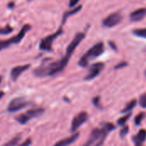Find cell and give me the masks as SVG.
Segmentation results:
<instances>
[{
    "instance_id": "7",
    "label": "cell",
    "mask_w": 146,
    "mask_h": 146,
    "mask_svg": "<svg viewBox=\"0 0 146 146\" xmlns=\"http://www.w3.org/2000/svg\"><path fill=\"white\" fill-rule=\"evenodd\" d=\"M123 17L121 13L119 12H114L110 14L107 17H105L103 21V25L105 27H114L117 26L119 23L121 22Z\"/></svg>"
},
{
    "instance_id": "15",
    "label": "cell",
    "mask_w": 146,
    "mask_h": 146,
    "mask_svg": "<svg viewBox=\"0 0 146 146\" xmlns=\"http://www.w3.org/2000/svg\"><path fill=\"white\" fill-rule=\"evenodd\" d=\"M82 9V5H79V6H75L74 8H72V9L68 10V11H66L64 14H63V16H62V24H64L67 21V19L75 14H77L78 12H80V10Z\"/></svg>"
},
{
    "instance_id": "14",
    "label": "cell",
    "mask_w": 146,
    "mask_h": 146,
    "mask_svg": "<svg viewBox=\"0 0 146 146\" xmlns=\"http://www.w3.org/2000/svg\"><path fill=\"white\" fill-rule=\"evenodd\" d=\"M146 139V130L140 129L139 133L133 138V142L135 145H142Z\"/></svg>"
},
{
    "instance_id": "2",
    "label": "cell",
    "mask_w": 146,
    "mask_h": 146,
    "mask_svg": "<svg viewBox=\"0 0 146 146\" xmlns=\"http://www.w3.org/2000/svg\"><path fill=\"white\" fill-rule=\"evenodd\" d=\"M31 29V26L29 24H26L24 25L21 31L14 37H11L8 39H0V51L8 48L9 46H10L11 44H19L22 38L25 37L26 33Z\"/></svg>"
},
{
    "instance_id": "5",
    "label": "cell",
    "mask_w": 146,
    "mask_h": 146,
    "mask_svg": "<svg viewBox=\"0 0 146 146\" xmlns=\"http://www.w3.org/2000/svg\"><path fill=\"white\" fill-rule=\"evenodd\" d=\"M85 36L86 35H85L84 33H76V35L74 36V38L72 39V41L70 42V44L68 45L67 50H66V54H65V56L63 57H65L67 60L69 61V59L72 56L74 51L78 47V45L80 44V42L84 39Z\"/></svg>"
},
{
    "instance_id": "8",
    "label": "cell",
    "mask_w": 146,
    "mask_h": 146,
    "mask_svg": "<svg viewBox=\"0 0 146 146\" xmlns=\"http://www.w3.org/2000/svg\"><path fill=\"white\" fill-rule=\"evenodd\" d=\"M88 120V114L85 111L80 112L77 115H75L72 121V124H71V132L72 133H75L81 125H83L85 122H86V121Z\"/></svg>"
},
{
    "instance_id": "33",
    "label": "cell",
    "mask_w": 146,
    "mask_h": 146,
    "mask_svg": "<svg viewBox=\"0 0 146 146\" xmlns=\"http://www.w3.org/2000/svg\"><path fill=\"white\" fill-rule=\"evenodd\" d=\"M28 1H32V0H28Z\"/></svg>"
},
{
    "instance_id": "29",
    "label": "cell",
    "mask_w": 146,
    "mask_h": 146,
    "mask_svg": "<svg viewBox=\"0 0 146 146\" xmlns=\"http://www.w3.org/2000/svg\"><path fill=\"white\" fill-rule=\"evenodd\" d=\"M4 96V92H0V99Z\"/></svg>"
},
{
    "instance_id": "3",
    "label": "cell",
    "mask_w": 146,
    "mask_h": 146,
    "mask_svg": "<svg viewBox=\"0 0 146 146\" xmlns=\"http://www.w3.org/2000/svg\"><path fill=\"white\" fill-rule=\"evenodd\" d=\"M44 112V108H34V109H31L22 114L18 115L17 116L15 117V120L21 124V125H25L27 124L30 120H32L33 118H36L38 117L39 115H43V113Z\"/></svg>"
},
{
    "instance_id": "10",
    "label": "cell",
    "mask_w": 146,
    "mask_h": 146,
    "mask_svg": "<svg viewBox=\"0 0 146 146\" xmlns=\"http://www.w3.org/2000/svg\"><path fill=\"white\" fill-rule=\"evenodd\" d=\"M30 68V64H25V65H20L14 67L10 71V77L12 80L15 81L21 74H23L26 70H27Z\"/></svg>"
},
{
    "instance_id": "24",
    "label": "cell",
    "mask_w": 146,
    "mask_h": 146,
    "mask_svg": "<svg viewBox=\"0 0 146 146\" xmlns=\"http://www.w3.org/2000/svg\"><path fill=\"white\" fill-rule=\"evenodd\" d=\"M92 103L93 104L98 107V108H101V104H100V98L99 97H95L93 99H92Z\"/></svg>"
},
{
    "instance_id": "9",
    "label": "cell",
    "mask_w": 146,
    "mask_h": 146,
    "mask_svg": "<svg viewBox=\"0 0 146 146\" xmlns=\"http://www.w3.org/2000/svg\"><path fill=\"white\" fill-rule=\"evenodd\" d=\"M104 64L103 62H96V63H93L90 68H89V72L88 74L86 75L85 77V80H92L93 79H95L100 73L101 71L104 69Z\"/></svg>"
},
{
    "instance_id": "23",
    "label": "cell",
    "mask_w": 146,
    "mask_h": 146,
    "mask_svg": "<svg viewBox=\"0 0 146 146\" xmlns=\"http://www.w3.org/2000/svg\"><path fill=\"white\" fill-rule=\"evenodd\" d=\"M128 131H129V127H128V126H123V127H122V128H121V130L120 131V136H121V138H122V139H123V138L127 134Z\"/></svg>"
},
{
    "instance_id": "32",
    "label": "cell",
    "mask_w": 146,
    "mask_h": 146,
    "mask_svg": "<svg viewBox=\"0 0 146 146\" xmlns=\"http://www.w3.org/2000/svg\"><path fill=\"white\" fill-rule=\"evenodd\" d=\"M145 75L146 76V68H145Z\"/></svg>"
},
{
    "instance_id": "25",
    "label": "cell",
    "mask_w": 146,
    "mask_h": 146,
    "mask_svg": "<svg viewBox=\"0 0 146 146\" xmlns=\"http://www.w3.org/2000/svg\"><path fill=\"white\" fill-rule=\"evenodd\" d=\"M128 64H127V62H125V61H123V62H121L120 63H118L115 67V69H119V68H124V67H127Z\"/></svg>"
},
{
    "instance_id": "26",
    "label": "cell",
    "mask_w": 146,
    "mask_h": 146,
    "mask_svg": "<svg viewBox=\"0 0 146 146\" xmlns=\"http://www.w3.org/2000/svg\"><path fill=\"white\" fill-rule=\"evenodd\" d=\"M32 145V139H27L24 142H22L21 145L17 146H30Z\"/></svg>"
},
{
    "instance_id": "20",
    "label": "cell",
    "mask_w": 146,
    "mask_h": 146,
    "mask_svg": "<svg viewBox=\"0 0 146 146\" xmlns=\"http://www.w3.org/2000/svg\"><path fill=\"white\" fill-rule=\"evenodd\" d=\"M131 115H132V114H131L130 112H128L126 115H124V116L121 117V118L118 120L117 124H118L119 126H124V125H125V123L128 121V119L130 118V116H131Z\"/></svg>"
},
{
    "instance_id": "6",
    "label": "cell",
    "mask_w": 146,
    "mask_h": 146,
    "mask_svg": "<svg viewBox=\"0 0 146 146\" xmlns=\"http://www.w3.org/2000/svg\"><path fill=\"white\" fill-rule=\"evenodd\" d=\"M29 104H30V103L28 101L25 100L23 98H13L9 102L7 110L9 113H14V112H16L18 110H21L26 108Z\"/></svg>"
},
{
    "instance_id": "19",
    "label": "cell",
    "mask_w": 146,
    "mask_h": 146,
    "mask_svg": "<svg viewBox=\"0 0 146 146\" xmlns=\"http://www.w3.org/2000/svg\"><path fill=\"white\" fill-rule=\"evenodd\" d=\"M12 32H13V27L9 25L5 26L3 27H0V35L9 34V33H11Z\"/></svg>"
},
{
    "instance_id": "13",
    "label": "cell",
    "mask_w": 146,
    "mask_h": 146,
    "mask_svg": "<svg viewBox=\"0 0 146 146\" xmlns=\"http://www.w3.org/2000/svg\"><path fill=\"white\" fill-rule=\"evenodd\" d=\"M146 15V8H140L130 14V20L132 21H139L143 20Z\"/></svg>"
},
{
    "instance_id": "22",
    "label": "cell",
    "mask_w": 146,
    "mask_h": 146,
    "mask_svg": "<svg viewBox=\"0 0 146 146\" xmlns=\"http://www.w3.org/2000/svg\"><path fill=\"white\" fill-rule=\"evenodd\" d=\"M139 104L142 108H146V92L139 97Z\"/></svg>"
},
{
    "instance_id": "17",
    "label": "cell",
    "mask_w": 146,
    "mask_h": 146,
    "mask_svg": "<svg viewBox=\"0 0 146 146\" xmlns=\"http://www.w3.org/2000/svg\"><path fill=\"white\" fill-rule=\"evenodd\" d=\"M136 104H137V100H136V99H133V100L130 101V102L126 105V107L122 110V113H128V112H130L133 109L135 108Z\"/></svg>"
},
{
    "instance_id": "21",
    "label": "cell",
    "mask_w": 146,
    "mask_h": 146,
    "mask_svg": "<svg viewBox=\"0 0 146 146\" xmlns=\"http://www.w3.org/2000/svg\"><path fill=\"white\" fill-rule=\"evenodd\" d=\"M145 112H140L139 115H136V117H135V119H134L135 124H136V125H140L141 122L143 121V120L145 119Z\"/></svg>"
},
{
    "instance_id": "28",
    "label": "cell",
    "mask_w": 146,
    "mask_h": 146,
    "mask_svg": "<svg viewBox=\"0 0 146 146\" xmlns=\"http://www.w3.org/2000/svg\"><path fill=\"white\" fill-rule=\"evenodd\" d=\"M109 44H110V46L112 47V49H114V50H116V46H115V44L114 43L112 44V42L110 41V42Z\"/></svg>"
},
{
    "instance_id": "30",
    "label": "cell",
    "mask_w": 146,
    "mask_h": 146,
    "mask_svg": "<svg viewBox=\"0 0 146 146\" xmlns=\"http://www.w3.org/2000/svg\"><path fill=\"white\" fill-rule=\"evenodd\" d=\"M2 80H3V78H2V76H0V85L2 83Z\"/></svg>"
},
{
    "instance_id": "1",
    "label": "cell",
    "mask_w": 146,
    "mask_h": 146,
    "mask_svg": "<svg viewBox=\"0 0 146 146\" xmlns=\"http://www.w3.org/2000/svg\"><path fill=\"white\" fill-rule=\"evenodd\" d=\"M104 44L103 42H98L95 44L81 56V58L79 61V65L82 68L87 67L89 61L91 59H93L101 56L104 53Z\"/></svg>"
},
{
    "instance_id": "31",
    "label": "cell",
    "mask_w": 146,
    "mask_h": 146,
    "mask_svg": "<svg viewBox=\"0 0 146 146\" xmlns=\"http://www.w3.org/2000/svg\"><path fill=\"white\" fill-rule=\"evenodd\" d=\"M135 146H143V145H136Z\"/></svg>"
},
{
    "instance_id": "27",
    "label": "cell",
    "mask_w": 146,
    "mask_h": 146,
    "mask_svg": "<svg viewBox=\"0 0 146 146\" xmlns=\"http://www.w3.org/2000/svg\"><path fill=\"white\" fill-rule=\"evenodd\" d=\"M80 0H69V7L70 8H74V7H75L78 3H79V2H80Z\"/></svg>"
},
{
    "instance_id": "11",
    "label": "cell",
    "mask_w": 146,
    "mask_h": 146,
    "mask_svg": "<svg viewBox=\"0 0 146 146\" xmlns=\"http://www.w3.org/2000/svg\"><path fill=\"white\" fill-rule=\"evenodd\" d=\"M102 133H103L102 128H95V129H93L92 131V133H91V135H90L88 140L82 146H91L95 142H98L100 136L102 135Z\"/></svg>"
},
{
    "instance_id": "16",
    "label": "cell",
    "mask_w": 146,
    "mask_h": 146,
    "mask_svg": "<svg viewBox=\"0 0 146 146\" xmlns=\"http://www.w3.org/2000/svg\"><path fill=\"white\" fill-rule=\"evenodd\" d=\"M133 35H135L137 37L146 38V27L136 28V29L133 30Z\"/></svg>"
},
{
    "instance_id": "12",
    "label": "cell",
    "mask_w": 146,
    "mask_h": 146,
    "mask_svg": "<svg viewBox=\"0 0 146 146\" xmlns=\"http://www.w3.org/2000/svg\"><path fill=\"white\" fill-rule=\"evenodd\" d=\"M80 136V133H74L71 136L68 137V138H65V139H62L59 141H57L54 146H68L73 143H74L76 141V139L79 138Z\"/></svg>"
},
{
    "instance_id": "18",
    "label": "cell",
    "mask_w": 146,
    "mask_h": 146,
    "mask_svg": "<svg viewBox=\"0 0 146 146\" xmlns=\"http://www.w3.org/2000/svg\"><path fill=\"white\" fill-rule=\"evenodd\" d=\"M21 135L18 134V135L15 136L13 139H11L9 141H8L7 143H5L2 146H16V145L18 144V142L21 140Z\"/></svg>"
},
{
    "instance_id": "4",
    "label": "cell",
    "mask_w": 146,
    "mask_h": 146,
    "mask_svg": "<svg viewBox=\"0 0 146 146\" xmlns=\"http://www.w3.org/2000/svg\"><path fill=\"white\" fill-rule=\"evenodd\" d=\"M63 33V29L62 27H61L56 33L44 38L43 39H41L40 41V44H39V49L41 50H45V51H50L52 50V44H53V41L57 38L59 37L60 35H62Z\"/></svg>"
}]
</instances>
